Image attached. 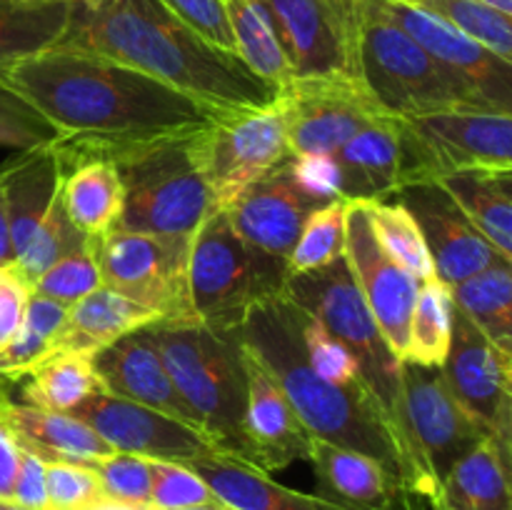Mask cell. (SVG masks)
Instances as JSON below:
<instances>
[{
    "label": "cell",
    "instance_id": "obj_11",
    "mask_svg": "<svg viewBox=\"0 0 512 510\" xmlns=\"http://www.w3.org/2000/svg\"><path fill=\"white\" fill-rule=\"evenodd\" d=\"M288 53L293 78H360V0H258Z\"/></svg>",
    "mask_w": 512,
    "mask_h": 510
},
{
    "label": "cell",
    "instance_id": "obj_12",
    "mask_svg": "<svg viewBox=\"0 0 512 510\" xmlns=\"http://www.w3.org/2000/svg\"><path fill=\"white\" fill-rule=\"evenodd\" d=\"M293 155H335L383 105L360 78H293L278 90Z\"/></svg>",
    "mask_w": 512,
    "mask_h": 510
},
{
    "label": "cell",
    "instance_id": "obj_21",
    "mask_svg": "<svg viewBox=\"0 0 512 510\" xmlns=\"http://www.w3.org/2000/svg\"><path fill=\"white\" fill-rule=\"evenodd\" d=\"M93 370L103 393L160 410L195 428L193 415L180 400L148 325L98 350L93 355Z\"/></svg>",
    "mask_w": 512,
    "mask_h": 510
},
{
    "label": "cell",
    "instance_id": "obj_31",
    "mask_svg": "<svg viewBox=\"0 0 512 510\" xmlns=\"http://www.w3.org/2000/svg\"><path fill=\"white\" fill-rule=\"evenodd\" d=\"M510 510V450L485 438L465 453L440 483V508Z\"/></svg>",
    "mask_w": 512,
    "mask_h": 510
},
{
    "label": "cell",
    "instance_id": "obj_36",
    "mask_svg": "<svg viewBox=\"0 0 512 510\" xmlns=\"http://www.w3.org/2000/svg\"><path fill=\"white\" fill-rule=\"evenodd\" d=\"M455 303L450 288L433 278L423 280L408 330V358L420 365H443L453 335Z\"/></svg>",
    "mask_w": 512,
    "mask_h": 510
},
{
    "label": "cell",
    "instance_id": "obj_49",
    "mask_svg": "<svg viewBox=\"0 0 512 510\" xmlns=\"http://www.w3.org/2000/svg\"><path fill=\"white\" fill-rule=\"evenodd\" d=\"M28 295L30 288L13 268H0V350L18 333Z\"/></svg>",
    "mask_w": 512,
    "mask_h": 510
},
{
    "label": "cell",
    "instance_id": "obj_33",
    "mask_svg": "<svg viewBox=\"0 0 512 510\" xmlns=\"http://www.w3.org/2000/svg\"><path fill=\"white\" fill-rule=\"evenodd\" d=\"M223 3L233 33L235 55L243 60L250 73L283 90L293 80V68L268 10L258 0H223Z\"/></svg>",
    "mask_w": 512,
    "mask_h": 510
},
{
    "label": "cell",
    "instance_id": "obj_18",
    "mask_svg": "<svg viewBox=\"0 0 512 510\" xmlns=\"http://www.w3.org/2000/svg\"><path fill=\"white\" fill-rule=\"evenodd\" d=\"M373 5L445 70L463 80L490 110L512 115V63L418 5L400 0H373Z\"/></svg>",
    "mask_w": 512,
    "mask_h": 510
},
{
    "label": "cell",
    "instance_id": "obj_44",
    "mask_svg": "<svg viewBox=\"0 0 512 510\" xmlns=\"http://www.w3.org/2000/svg\"><path fill=\"white\" fill-rule=\"evenodd\" d=\"M213 490L193 468L183 463L150 460V508L178 510L213 503Z\"/></svg>",
    "mask_w": 512,
    "mask_h": 510
},
{
    "label": "cell",
    "instance_id": "obj_14",
    "mask_svg": "<svg viewBox=\"0 0 512 510\" xmlns=\"http://www.w3.org/2000/svg\"><path fill=\"white\" fill-rule=\"evenodd\" d=\"M345 260L380 335L398 360L408 358V330L420 280L400 268L375 240L363 200H350L345 215Z\"/></svg>",
    "mask_w": 512,
    "mask_h": 510
},
{
    "label": "cell",
    "instance_id": "obj_58",
    "mask_svg": "<svg viewBox=\"0 0 512 510\" xmlns=\"http://www.w3.org/2000/svg\"><path fill=\"white\" fill-rule=\"evenodd\" d=\"M435 510H453V508H445V505H443V508H435Z\"/></svg>",
    "mask_w": 512,
    "mask_h": 510
},
{
    "label": "cell",
    "instance_id": "obj_39",
    "mask_svg": "<svg viewBox=\"0 0 512 510\" xmlns=\"http://www.w3.org/2000/svg\"><path fill=\"white\" fill-rule=\"evenodd\" d=\"M418 8L438 15L490 53L512 63V15L500 13L480 0H423Z\"/></svg>",
    "mask_w": 512,
    "mask_h": 510
},
{
    "label": "cell",
    "instance_id": "obj_37",
    "mask_svg": "<svg viewBox=\"0 0 512 510\" xmlns=\"http://www.w3.org/2000/svg\"><path fill=\"white\" fill-rule=\"evenodd\" d=\"M365 210H368L375 240L385 250V255H390L400 268L413 273L420 283L433 278V258L413 215L400 203H385V200H370L365 203Z\"/></svg>",
    "mask_w": 512,
    "mask_h": 510
},
{
    "label": "cell",
    "instance_id": "obj_20",
    "mask_svg": "<svg viewBox=\"0 0 512 510\" xmlns=\"http://www.w3.org/2000/svg\"><path fill=\"white\" fill-rule=\"evenodd\" d=\"M290 155L280 168L260 178L225 208L230 225L248 248L288 265L305 218L323 208L293 178Z\"/></svg>",
    "mask_w": 512,
    "mask_h": 510
},
{
    "label": "cell",
    "instance_id": "obj_25",
    "mask_svg": "<svg viewBox=\"0 0 512 510\" xmlns=\"http://www.w3.org/2000/svg\"><path fill=\"white\" fill-rule=\"evenodd\" d=\"M0 423L10 430L15 443L45 463L93 465L95 460L115 453L90 425L70 413H50L28 403L0 398Z\"/></svg>",
    "mask_w": 512,
    "mask_h": 510
},
{
    "label": "cell",
    "instance_id": "obj_43",
    "mask_svg": "<svg viewBox=\"0 0 512 510\" xmlns=\"http://www.w3.org/2000/svg\"><path fill=\"white\" fill-rule=\"evenodd\" d=\"M58 128L10 85L0 83V145L15 150L40 148L58 138Z\"/></svg>",
    "mask_w": 512,
    "mask_h": 510
},
{
    "label": "cell",
    "instance_id": "obj_46",
    "mask_svg": "<svg viewBox=\"0 0 512 510\" xmlns=\"http://www.w3.org/2000/svg\"><path fill=\"white\" fill-rule=\"evenodd\" d=\"M45 488H48V510H78L103 498V485L95 470L65 460L45 463Z\"/></svg>",
    "mask_w": 512,
    "mask_h": 510
},
{
    "label": "cell",
    "instance_id": "obj_19",
    "mask_svg": "<svg viewBox=\"0 0 512 510\" xmlns=\"http://www.w3.org/2000/svg\"><path fill=\"white\" fill-rule=\"evenodd\" d=\"M395 195H400L398 203L413 215L423 233L428 253L433 258L435 278L443 280L448 288L503 260L465 218L463 210L438 180L405 185Z\"/></svg>",
    "mask_w": 512,
    "mask_h": 510
},
{
    "label": "cell",
    "instance_id": "obj_34",
    "mask_svg": "<svg viewBox=\"0 0 512 510\" xmlns=\"http://www.w3.org/2000/svg\"><path fill=\"white\" fill-rule=\"evenodd\" d=\"M458 313L500 350L512 355V273L510 263L498 260L480 273L450 288Z\"/></svg>",
    "mask_w": 512,
    "mask_h": 510
},
{
    "label": "cell",
    "instance_id": "obj_53",
    "mask_svg": "<svg viewBox=\"0 0 512 510\" xmlns=\"http://www.w3.org/2000/svg\"><path fill=\"white\" fill-rule=\"evenodd\" d=\"M78 510H150V505H133V503H123V500H113V498H98L93 500L90 505H83Z\"/></svg>",
    "mask_w": 512,
    "mask_h": 510
},
{
    "label": "cell",
    "instance_id": "obj_38",
    "mask_svg": "<svg viewBox=\"0 0 512 510\" xmlns=\"http://www.w3.org/2000/svg\"><path fill=\"white\" fill-rule=\"evenodd\" d=\"M350 200L338 198L313 210L300 228L288 255V275L310 273L335 263L345 255V215Z\"/></svg>",
    "mask_w": 512,
    "mask_h": 510
},
{
    "label": "cell",
    "instance_id": "obj_16",
    "mask_svg": "<svg viewBox=\"0 0 512 510\" xmlns=\"http://www.w3.org/2000/svg\"><path fill=\"white\" fill-rule=\"evenodd\" d=\"M70 415L90 425L115 453L183 465L220 455V450L193 425L103 390L90 395Z\"/></svg>",
    "mask_w": 512,
    "mask_h": 510
},
{
    "label": "cell",
    "instance_id": "obj_1",
    "mask_svg": "<svg viewBox=\"0 0 512 510\" xmlns=\"http://www.w3.org/2000/svg\"><path fill=\"white\" fill-rule=\"evenodd\" d=\"M5 85L25 95L58 128L50 148L60 168L190 135L220 113L140 70L65 48L20 60Z\"/></svg>",
    "mask_w": 512,
    "mask_h": 510
},
{
    "label": "cell",
    "instance_id": "obj_2",
    "mask_svg": "<svg viewBox=\"0 0 512 510\" xmlns=\"http://www.w3.org/2000/svg\"><path fill=\"white\" fill-rule=\"evenodd\" d=\"M53 48L80 50L140 70L215 110L268 108L278 88L215 48L158 0H75Z\"/></svg>",
    "mask_w": 512,
    "mask_h": 510
},
{
    "label": "cell",
    "instance_id": "obj_30",
    "mask_svg": "<svg viewBox=\"0 0 512 510\" xmlns=\"http://www.w3.org/2000/svg\"><path fill=\"white\" fill-rule=\"evenodd\" d=\"M503 260L512 258V170H460L438 180Z\"/></svg>",
    "mask_w": 512,
    "mask_h": 510
},
{
    "label": "cell",
    "instance_id": "obj_48",
    "mask_svg": "<svg viewBox=\"0 0 512 510\" xmlns=\"http://www.w3.org/2000/svg\"><path fill=\"white\" fill-rule=\"evenodd\" d=\"M293 178L320 205L340 198V173L333 155H293Z\"/></svg>",
    "mask_w": 512,
    "mask_h": 510
},
{
    "label": "cell",
    "instance_id": "obj_35",
    "mask_svg": "<svg viewBox=\"0 0 512 510\" xmlns=\"http://www.w3.org/2000/svg\"><path fill=\"white\" fill-rule=\"evenodd\" d=\"M25 378H28L23 388L25 403L50 413H73L80 403L100 390L93 358L68 350H55Z\"/></svg>",
    "mask_w": 512,
    "mask_h": 510
},
{
    "label": "cell",
    "instance_id": "obj_57",
    "mask_svg": "<svg viewBox=\"0 0 512 510\" xmlns=\"http://www.w3.org/2000/svg\"><path fill=\"white\" fill-rule=\"evenodd\" d=\"M400 3H410V5H420L423 0H400Z\"/></svg>",
    "mask_w": 512,
    "mask_h": 510
},
{
    "label": "cell",
    "instance_id": "obj_51",
    "mask_svg": "<svg viewBox=\"0 0 512 510\" xmlns=\"http://www.w3.org/2000/svg\"><path fill=\"white\" fill-rule=\"evenodd\" d=\"M20 465V445L10 430L0 423V500H13L15 475Z\"/></svg>",
    "mask_w": 512,
    "mask_h": 510
},
{
    "label": "cell",
    "instance_id": "obj_41",
    "mask_svg": "<svg viewBox=\"0 0 512 510\" xmlns=\"http://www.w3.org/2000/svg\"><path fill=\"white\" fill-rule=\"evenodd\" d=\"M90 238L80 235L73 228V223L68 220V215L63 213V205H60V195L53 203L50 213L45 215L43 223L35 228V233L30 235L28 243L23 245L18 255H15L13 270L18 273V278L25 285H33L45 270L53 263H58L60 258H65L73 250L88 245Z\"/></svg>",
    "mask_w": 512,
    "mask_h": 510
},
{
    "label": "cell",
    "instance_id": "obj_52",
    "mask_svg": "<svg viewBox=\"0 0 512 510\" xmlns=\"http://www.w3.org/2000/svg\"><path fill=\"white\" fill-rule=\"evenodd\" d=\"M13 265H15V250H13V238H10L8 205H5L3 183H0V268H13Z\"/></svg>",
    "mask_w": 512,
    "mask_h": 510
},
{
    "label": "cell",
    "instance_id": "obj_9",
    "mask_svg": "<svg viewBox=\"0 0 512 510\" xmlns=\"http://www.w3.org/2000/svg\"><path fill=\"white\" fill-rule=\"evenodd\" d=\"M188 153L208 185L213 203L225 210L293 155L278 100L268 108L220 110L188 135Z\"/></svg>",
    "mask_w": 512,
    "mask_h": 510
},
{
    "label": "cell",
    "instance_id": "obj_55",
    "mask_svg": "<svg viewBox=\"0 0 512 510\" xmlns=\"http://www.w3.org/2000/svg\"><path fill=\"white\" fill-rule=\"evenodd\" d=\"M150 510H155V508H150ZM178 510H235V508H230V505L220 503V500H213V503L193 505V508H178Z\"/></svg>",
    "mask_w": 512,
    "mask_h": 510
},
{
    "label": "cell",
    "instance_id": "obj_50",
    "mask_svg": "<svg viewBox=\"0 0 512 510\" xmlns=\"http://www.w3.org/2000/svg\"><path fill=\"white\" fill-rule=\"evenodd\" d=\"M13 503L28 510H48V488H45V460L20 448V465L13 485Z\"/></svg>",
    "mask_w": 512,
    "mask_h": 510
},
{
    "label": "cell",
    "instance_id": "obj_17",
    "mask_svg": "<svg viewBox=\"0 0 512 510\" xmlns=\"http://www.w3.org/2000/svg\"><path fill=\"white\" fill-rule=\"evenodd\" d=\"M440 370L465 413L510 450V353L455 310L450 348Z\"/></svg>",
    "mask_w": 512,
    "mask_h": 510
},
{
    "label": "cell",
    "instance_id": "obj_32",
    "mask_svg": "<svg viewBox=\"0 0 512 510\" xmlns=\"http://www.w3.org/2000/svg\"><path fill=\"white\" fill-rule=\"evenodd\" d=\"M75 0H0V83L20 60L63 38Z\"/></svg>",
    "mask_w": 512,
    "mask_h": 510
},
{
    "label": "cell",
    "instance_id": "obj_40",
    "mask_svg": "<svg viewBox=\"0 0 512 510\" xmlns=\"http://www.w3.org/2000/svg\"><path fill=\"white\" fill-rule=\"evenodd\" d=\"M295 323H298L300 340H303V350H305V358H308V365L320 375V378L338 385V388L355 390V393H363V395H373L370 385L365 383L363 373H360L358 360L353 358V353H350L338 338H333V335H330L318 320L310 318V315L303 313L300 308H295Z\"/></svg>",
    "mask_w": 512,
    "mask_h": 510
},
{
    "label": "cell",
    "instance_id": "obj_47",
    "mask_svg": "<svg viewBox=\"0 0 512 510\" xmlns=\"http://www.w3.org/2000/svg\"><path fill=\"white\" fill-rule=\"evenodd\" d=\"M158 3L165 5L180 23L195 30L210 45L225 50V53H235L233 33H230L223 0H158Z\"/></svg>",
    "mask_w": 512,
    "mask_h": 510
},
{
    "label": "cell",
    "instance_id": "obj_42",
    "mask_svg": "<svg viewBox=\"0 0 512 510\" xmlns=\"http://www.w3.org/2000/svg\"><path fill=\"white\" fill-rule=\"evenodd\" d=\"M100 285H103V278H100L98 260H95V240H90L88 245L73 250L65 258H60L58 263L50 265L30 285V293L40 295V298H50L70 308L78 300H83L85 295L98 290Z\"/></svg>",
    "mask_w": 512,
    "mask_h": 510
},
{
    "label": "cell",
    "instance_id": "obj_24",
    "mask_svg": "<svg viewBox=\"0 0 512 510\" xmlns=\"http://www.w3.org/2000/svg\"><path fill=\"white\" fill-rule=\"evenodd\" d=\"M308 463L318 478V495L350 510H413V500L393 475L368 455L328 440H310Z\"/></svg>",
    "mask_w": 512,
    "mask_h": 510
},
{
    "label": "cell",
    "instance_id": "obj_15",
    "mask_svg": "<svg viewBox=\"0 0 512 510\" xmlns=\"http://www.w3.org/2000/svg\"><path fill=\"white\" fill-rule=\"evenodd\" d=\"M403 408L410 435L438 483L465 453L490 438L463 405L450 393L438 365H420L413 360L400 363Z\"/></svg>",
    "mask_w": 512,
    "mask_h": 510
},
{
    "label": "cell",
    "instance_id": "obj_7",
    "mask_svg": "<svg viewBox=\"0 0 512 510\" xmlns=\"http://www.w3.org/2000/svg\"><path fill=\"white\" fill-rule=\"evenodd\" d=\"M123 180V210L113 230L193 238L215 208L188 153V135L133 145L108 155Z\"/></svg>",
    "mask_w": 512,
    "mask_h": 510
},
{
    "label": "cell",
    "instance_id": "obj_13",
    "mask_svg": "<svg viewBox=\"0 0 512 510\" xmlns=\"http://www.w3.org/2000/svg\"><path fill=\"white\" fill-rule=\"evenodd\" d=\"M408 125L423 183L460 170H512V115L448 110L408 118Z\"/></svg>",
    "mask_w": 512,
    "mask_h": 510
},
{
    "label": "cell",
    "instance_id": "obj_6",
    "mask_svg": "<svg viewBox=\"0 0 512 510\" xmlns=\"http://www.w3.org/2000/svg\"><path fill=\"white\" fill-rule=\"evenodd\" d=\"M358 73L385 113L395 118L490 110L463 80L385 18L373 0H360Z\"/></svg>",
    "mask_w": 512,
    "mask_h": 510
},
{
    "label": "cell",
    "instance_id": "obj_60",
    "mask_svg": "<svg viewBox=\"0 0 512 510\" xmlns=\"http://www.w3.org/2000/svg\"><path fill=\"white\" fill-rule=\"evenodd\" d=\"M83 3H90V0H83Z\"/></svg>",
    "mask_w": 512,
    "mask_h": 510
},
{
    "label": "cell",
    "instance_id": "obj_59",
    "mask_svg": "<svg viewBox=\"0 0 512 510\" xmlns=\"http://www.w3.org/2000/svg\"><path fill=\"white\" fill-rule=\"evenodd\" d=\"M0 398H3V390H0Z\"/></svg>",
    "mask_w": 512,
    "mask_h": 510
},
{
    "label": "cell",
    "instance_id": "obj_54",
    "mask_svg": "<svg viewBox=\"0 0 512 510\" xmlns=\"http://www.w3.org/2000/svg\"><path fill=\"white\" fill-rule=\"evenodd\" d=\"M480 3L490 5V8L500 10V13L505 15H512V0H480Z\"/></svg>",
    "mask_w": 512,
    "mask_h": 510
},
{
    "label": "cell",
    "instance_id": "obj_28",
    "mask_svg": "<svg viewBox=\"0 0 512 510\" xmlns=\"http://www.w3.org/2000/svg\"><path fill=\"white\" fill-rule=\"evenodd\" d=\"M153 323H160L158 313L100 285L98 290L70 305L68 320L60 330L55 350L93 358L105 345Z\"/></svg>",
    "mask_w": 512,
    "mask_h": 510
},
{
    "label": "cell",
    "instance_id": "obj_8",
    "mask_svg": "<svg viewBox=\"0 0 512 510\" xmlns=\"http://www.w3.org/2000/svg\"><path fill=\"white\" fill-rule=\"evenodd\" d=\"M288 265L240 240L225 210H213L190 238L188 295L198 323L238 330L255 303L283 295Z\"/></svg>",
    "mask_w": 512,
    "mask_h": 510
},
{
    "label": "cell",
    "instance_id": "obj_26",
    "mask_svg": "<svg viewBox=\"0 0 512 510\" xmlns=\"http://www.w3.org/2000/svg\"><path fill=\"white\" fill-rule=\"evenodd\" d=\"M0 183H3L5 205H8L10 238L18 255L58 200V155L50 145L18 150V155L0 165Z\"/></svg>",
    "mask_w": 512,
    "mask_h": 510
},
{
    "label": "cell",
    "instance_id": "obj_10",
    "mask_svg": "<svg viewBox=\"0 0 512 510\" xmlns=\"http://www.w3.org/2000/svg\"><path fill=\"white\" fill-rule=\"evenodd\" d=\"M190 238L113 233L95 240L105 288L158 313L160 320H195L188 295Z\"/></svg>",
    "mask_w": 512,
    "mask_h": 510
},
{
    "label": "cell",
    "instance_id": "obj_56",
    "mask_svg": "<svg viewBox=\"0 0 512 510\" xmlns=\"http://www.w3.org/2000/svg\"><path fill=\"white\" fill-rule=\"evenodd\" d=\"M0 510H28V508H23V505L13 503V500H0Z\"/></svg>",
    "mask_w": 512,
    "mask_h": 510
},
{
    "label": "cell",
    "instance_id": "obj_3",
    "mask_svg": "<svg viewBox=\"0 0 512 510\" xmlns=\"http://www.w3.org/2000/svg\"><path fill=\"white\" fill-rule=\"evenodd\" d=\"M238 335L243 348L280 385L313 438L378 460L410 500L425 498L433 508H440V490L423 473L378 400L338 388L310 368L290 300L278 295L255 303Z\"/></svg>",
    "mask_w": 512,
    "mask_h": 510
},
{
    "label": "cell",
    "instance_id": "obj_22",
    "mask_svg": "<svg viewBox=\"0 0 512 510\" xmlns=\"http://www.w3.org/2000/svg\"><path fill=\"white\" fill-rule=\"evenodd\" d=\"M248 368V403H245V450L248 465L263 473L283 470L295 460H308L313 435L305 430L280 385L263 365L243 348Z\"/></svg>",
    "mask_w": 512,
    "mask_h": 510
},
{
    "label": "cell",
    "instance_id": "obj_5",
    "mask_svg": "<svg viewBox=\"0 0 512 510\" xmlns=\"http://www.w3.org/2000/svg\"><path fill=\"white\" fill-rule=\"evenodd\" d=\"M283 298L290 300L303 313H308L310 318L318 320L333 338H338L353 353L365 383L370 385L373 395L378 398L380 408L385 410V415L395 425L400 438L405 440V445L410 448L413 458L418 460L423 473L430 478V483L440 490L438 478L425 465L418 448H415L408 418H405L403 383H400V363L403 360L395 358L393 350L388 348V343L380 335L378 325H375L373 315H370L368 305L360 295L358 283L350 273L345 255L320 270L288 275Z\"/></svg>",
    "mask_w": 512,
    "mask_h": 510
},
{
    "label": "cell",
    "instance_id": "obj_23",
    "mask_svg": "<svg viewBox=\"0 0 512 510\" xmlns=\"http://www.w3.org/2000/svg\"><path fill=\"white\" fill-rule=\"evenodd\" d=\"M333 158L340 173V198L370 203L395 195L405 188L403 118L370 120Z\"/></svg>",
    "mask_w": 512,
    "mask_h": 510
},
{
    "label": "cell",
    "instance_id": "obj_4",
    "mask_svg": "<svg viewBox=\"0 0 512 510\" xmlns=\"http://www.w3.org/2000/svg\"><path fill=\"white\" fill-rule=\"evenodd\" d=\"M148 328L195 428L220 455L248 465V368L238 330H213L198 320H160Z\"/></svg>",
    "mask_w": 512,
    "mask_h": 510
},
{
    "label": "cell",
    "instance_id": "obj_27",
    "mask_svg": "<svg viewBox=\"0 0 512 510\" xmlns=\"http://www.w3.org/2000/svg\"><path fill=\"white\" fill-rule=\"evenodd\" d=\"M193 468L213 490L215 500L235 510H350L323 495H308L280 485L268 473L225 455L195 460Z\"/></svg>",
    "mask_w": 512,
    "mask_h": 510
},
{
    "label": "cell",
    "instance_id": "obj_45",
    "mask_svg": "<svg viewBox=\"0 0 512 510\" xmlns=\"http://www.w3.org/2000/svg\"><path fill=\"white\" fill-rule=\"evenodd\" d=\"M95 470L105 498L133 505H150V460L128 453H110L95 460Z\"/></svg>",
    "mask_w": 512,
    "mask_h": 510
},
{
    "label": "cell",
    "instance_id": "obj_29",
    "mask_svg": "<svg viewBox=\"0 0 512 510\" xmlns=\"http://www.w3.org/2000/svg\"><path fill=\"white\" fill-rule=\"evenodd\" d=\"M60 205L80 235L103 240L123 210L118 168L108 160H80L60 168Z\"/></svg>",
    "mask_w": 512,
    "mask_h": 510
}]
</instances>
